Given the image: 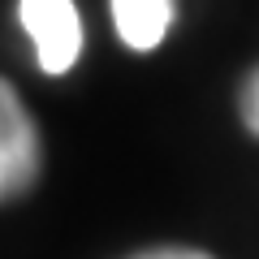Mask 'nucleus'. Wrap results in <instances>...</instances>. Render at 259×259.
<instances>
[{
	"label": "nucleus",
	"instance_id": "f257e3e1",
	"mask_svg": "<svg viewBox=\"0 0 259 259\" xmlns=\"http://www.w3.org/2000/svg\"><path fill=\"white\" fill-rule=\"evenodd\" d=\"M39 168H44L39 130L18 91L0 78V203L22 199L39 182Z\"/></svg>",
	"mask_w": 259,
	"mask_h": 259
},
{
	"label": "nucleus",
	"instance_id": "f03ea898",
	"mask_svg": "<svg viewBox=\"0 0 259 259\" xmlns=\"http://www.w3.org/2000/svg\"><path fill=\"white\" fill-rule=\"evenodd\" d=\"M18 18L26 26L30 44H35V56H39L44 74L74 69L78 52H82V22H78L74 0H22Z\"/></svg>",
	"mask_w": 259,
	"mask_h": 259
},
{
	"label": "nucleus",
	"instance_id": "7ed1b4c3",
	"mask_svg": "<svg viewBox=\"0 0 259 259\" xmlns=\"http://www.w3.org/2000/svg\"><path fill=\"white\" fill-rule=\"evenodd\" d=\"M112 22L125 48L151 52L173 26V0H112Z\"/></svg>",
	"mask_w": 259,
	"mask_h": 259
},
{
	"label": "nucleus",
	"instance_id": "20e7f679",
	"mask_svg": "<svg viewBox=\"0 0 259 259\" xmlns=\"http://www.w3.org/2000/svg\"><path fill=\"white\" fill-rule=\"evenodd\" d=\"M238 104H242V121H246V130L259 139V69L242 82V100Z\"/></svg>",
	"mask_w": 259,
	"mask_h": 259
},
{
	"label": "nucleus",
	"instance_id": "39448f33",
	"mask_svg": "<svg viewBox=\"0 0 259 259\" xmlns=\"http://www.w3.org/2000/svg\"><path fill=\"white\" fill-rule=\"evenodd\" d=\"M130 259H212V255L190 250V246H156V250H143V255H130Z\"/></svg>",
	"mask_w": 259,
	"mask_h": 259
}]
</instances>
